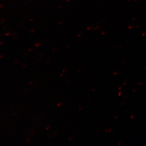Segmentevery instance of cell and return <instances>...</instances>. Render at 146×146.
<instances>
[{
	"mask_svg": "<svg viewBox=\"0 0 146 146\" xmlns=\"http://www.w3.org/2000/svg\"><path fill=\"white\" fill-rule=\"evenodd\" d=\"M46 128V129H48L50 128V127L48 126Z\"/></svg>",
	"mask_w": 146,
	"mask_h": 146,
	"instance_id": "obj_1",
	"label": "cell"
}]
</instances>
